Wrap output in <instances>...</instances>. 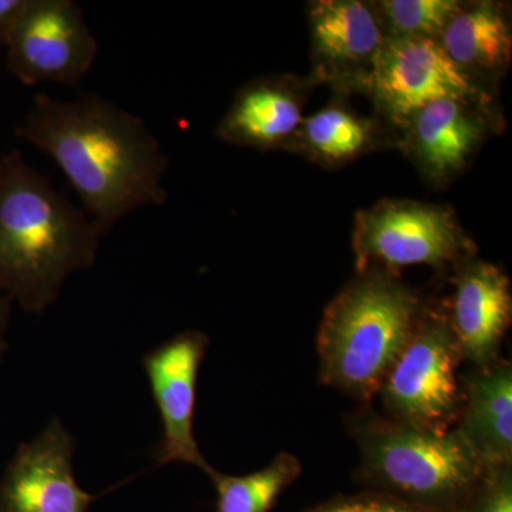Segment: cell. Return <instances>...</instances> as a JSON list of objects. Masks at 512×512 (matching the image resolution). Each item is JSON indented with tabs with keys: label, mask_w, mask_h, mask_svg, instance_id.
<instances>
[{
	"label": "cell",
	"mask_w": 512,
	"mask_h": 512,
	"mask_svg": "<svg viewBox=\"0 0 512 512\" xmlns=\"http://www.w3.org/2000/svg\"><path fill=\"white\" fill-rule=\"evenodd\" d=\"M15 133L56 164L106 234L128 215L168 201L163 144L144 119L101 94H36Z\"/></svg>",
	"instance_id": "1"
},
{
	"label": "cell",
	"mask_w": 512,
	"mask_h": 512,
	"mask_svg": "<svg viewBox=\"0 0 512 512\" xmlns=\"http://www.w3.org/2000/svg\"><path fill=\"white\" fill-rule=\"evenodd\" d=\"M2 161L0 293L42 315L70 276L93 266L106 232L18 148Z\"/></svg>",
	"instance_id": "2"
},
{
	"label": "cell",
	"mask_w": 512,
	"mask_h": 512,
	"mask_svg": "<svg viewBox=\"0 0 512 512\" xmlns=\"http://www.w3.org/2000/svg\"><path fill=\"white\" fill-rule=\"evenodd\" d=\"M419 316V299L406 285L384 272H362L329 303L320 323L325 382L359 399L372 397L382 389Z\"/></svg>",
	"instance_id": "3"
},
{
	"label": "cell",
	"mask_w": 512,
	"mask_h": 512,
	"mask_svg": "<svg viewBox=\"0 0 512 512\" xmlns=\"http://www.w3.org/2000/svg\"><path fill=\"white\" fill-rule=\"evenodd\" d=\"M366 476L387 497L429 512H463L485 467L460 431L394 421L362 437Z\"/></svg>",
	"instance_id": "4"
},
{
	"label": "cell",
	"mask_w": 512,
	"mask_h": 512,
	"mask_svg": "<svg viewBox=\"0 0 512 512\" xmlns=\"http://www.w3.org/2000/svg\"><path fill=\"white\" fill-rule=\"evenodd\" d=\"M474 242L448 207L383 200L357 212L353 251L360 274L370 265L393 271L410 265L446 268L470 258Z\"/></svg>",
	"instance_id": "5"
},
{
	"label": "cell",
	"mask_w": 512,
	"mask_h": 512,
	"mask_svg": "<svg viewBox=\"0 0 512 512\" xmlns=\"http://www.w3.org/2000/svg\"><path fill=\"white\" fill-rule=\"evenodd\" d=\"M359 79L377 110L402 128L433 101L488 104L491 100L477 80L446 55L439 40L433 39L386 37Z\"/></svg>",
	"instance_id": "6"
},
{
	"label": "cell",
	"mask_w": 512,
	"mask_h": 512,
	"mask_svg": "<svg viewBox=\"0 0 512 512\" xmlns=\"http://www.w3.org/2000/svg\"><path fill=\"white\" fill-rule=\"evenodd\" d=\"M6 50L10 74L28 87H77L93 69L99 43L74 0H26Z\"/></svg>",
	"instance_id": "7"
},
{
	"label": "cell",
	"mask_w": 512,
	"mask_h": 512,
	"mask_svg": "<svg viewBox=\"0 0 512 512\" xmlns=\"http://www.w3.org/2000/svg\"><path fill=\"white\" fill-rule=\"evenodd\" d=\"M460 359L448 319L436 313L419 316L380 389L396 421L421 429L447 430L457 410Z\"/></svg>",
	"instance_id": "8"
},
{
	"label": "cell",
	"mask_w": 512,
	"mask_h": 512,
	"mask_svg": "<svg viewBox=\"0 0 512 512\" xmlns=\"http://www.w3.org/2000/svg\"><path fill=\"white\" fill-rule=\"evenodd\" d=\"M208 346L210 339L205 333L185 330L143 357L144 372L163 426L158 467L191 464L205 474L212 468L194 436L198 375Z\"/></svg>",
	"instance_id": "9"
},
{
	"label": "cell",
	"mask_w": 512,
	"mask_h": 512,
	"mask_svg": "<svg viewBox=\"0 0 512 512\" xmlns=\"http://www.w3.org/2000/svg\"><path fill=\"white\" fill-rule=\"evenodd\" d=\"M73 454L72 434L59 419L20 444L0 478V512H89L99 495L77 483Z\"/></svg>",
	"instance_id": "10"
},
{
	"label": "cell",
	"mask_w": 512,
	"mask_h": 512,
	"mask_svg": "<svg viewBox=\"0 0 512 512\" xmlns=\"http://www.w3.org/2000/svg\"><path fill=\"white\" fill-rule=\"evenodd\" d=\"M487 104L441 99L414 114L404 130V148L424 177L448 183L473 160L491 130Z\"/></svg>",
	"instance_id": "11"
},
{
	"label": "cell",
	"mask_w": 512,
	"mask_h": 512,
	"mask_svg": "<svg viewBox=\"0 0 512 512\" xmlns=\"http://www.w3.org/2000/svg\"><path fill=\"white\" fill-rule=\"evenodd\" d=\"M511 313L508 276L488 262H468L458 275L448 319L461 357L481 369L493 365Z\"/></svg>",
	"instance_id": "12"
},
{
	"label": "cell",
	"mask_w": 512,
	"mask_h": 512,
	"mask_svg": "<svg viewBox=\"0 0 512 512\" xmlns=\"http://www.w3.org/2000/svg\"><path fill=\"white\" fill-rule=\"evenodd\" d=\"M303 93L288 77H262L242 86L215 134L232 146L288 147L302 126Z\"/></svg>",
	"instance_id": "13"
},
{
	"label": "cell",
	"mask_w": 512,
	"mask_h": 512,
	"mask_svg": "<svg viewBox=\"0 0 512 512\" xmlns=\"http://www.w3.org/2000/svg\"><path fill=\"white\" fill-rule=\"evenodd\" d=\"M312 46L325 74L339 76L367 69L383 45L375 8L359 0H319L309 5Z\"/></svg>",
	"instance_id": "14"
},
{
	"label": "cell",
	"mask_w": 512,
	"mask_h": 512,
	"mask_svg": "<svg viewBox=\"0 0 512 512\" xmlns=\"http://www.w3.org/2000/svg\"><path fill=\"white\" fill-rule=\"evenodd\" d=\"M484 467L511 466L512 370L483 367L468 383L467 407L460 429Z\"/></svg>",
	"instance_id": "15"
},
{
	"label": "cell",
	"mask_w": 512,
	"mask_h": 512,
	"mask_svg": "<svg viewBox=\"0 0 512 512\" xmlns=\"http://www.w3.org/2000/svg\"><path fill=\"white\" fill-rule=\"evenodd\" d=\"M446 55L468 76L500 74L511 63L512 32L505 6L474 2L461 6L441 33Z\"/></svg>",
	"instance_id": "16"
},
{
	"label": "cell",
	"mask_w": 512,
	"mask_h": 512,
	"mask_svg": "<svg viewBox=\"0 0 512 512\" xmlns=\"http://www.w3.org/2000/svg\"><path fill=\"white\" fill-rule=\"evenodd\" d=\"M375 127L349 109L333 104L303 119L292 143L322 164L340 165L369 150Z\"/></svg>",
	"instance_id": "17"
},
{
	"label": "cell",
	"mask_w": 512,
	"mask_h": 512,
	"mask_svg": "<svg viewBox=\"0 0 512 512\" xmlns=\"http://www.w3.org/2000/svg\"><path fill=\"white\" fill-rule=\"evenodd\" d=\"M301 473L298 458L288 453L247 476H228L211 468L207 476L217 491L215 512H269Z\"/></svg>",
	"instance_id": "18"
},
{
	"label": "cell",
	"mask_w": 512,
	"mask_h": 512,
	"mask_svg": "<svg viewBox=\"0 0 512 512\" xmlns=\"http://www.w3.org/2000/svg\"><path fill=\"white\" fill-rule=\"evenodd\" d=\"M461 6L458 0H383L373 8L386 37L439 40Z\"/></svg>",
	"instance_id": "19"
},
{
	"label": "cell",
	"mask_w": 512,
	"mask_h": 512,
	"mask_svg": "<svg viewBox=\"0 0 512 512\" xmlns=\"http://www.w3.org/2000/svg\"><path fill=\"white\" fill-rule=\"evenodd\" d=\"M463 512H512L511 466L487 467Z\"/></svg>",
	"instance_id": "20"
},
{
	"label": "cell",
	"mask_w": 512,
	"mask_h": 512,
	"mask_svg": "<svg viewBox=\"0 0 512 512\" xmlns=\"http://www.w3.org/2000/svg\"><path fill=\"white\" fill-rule=\"evenodd\" d=\"M311 512H429L420 510L387 495H369V497L345 498L315 508Z\"/></svg>",
	"instance_id": "21"
},
{
	"label": "cell",
	"mask_w": 512,
	"mask_h": 512,
	"mask_svg": "<svg viewBox=\"0 0 512 512\" xmlns=\"http://www.w3.org/2000/svg\"><path fill=\"white\" fill-rule=\"evenodd\" d=\"M25 3L26 0H0V50L8 45L10 33Z\"/></svg>",
	"instance_id": "22"
},
{
	"label": "cell",
	"mask_w": 512,
	"mask_h": 512,
	"mask_svg": "<svg viewBox=\"0 0 512 512\" xmlns=\"http://www.w3.org/2000/svg\"><path fill=\"white\" fill-rule=\"evenodd\" d=\"M12 299L0 293V359L5 355L8 350V339H6V332H8L10 311H12Z\"/></svg>",
	"instance_id": "23"
},
{
	"label": "cell",
	"mask_w": 512,
	"mask_h": 512,
	"mask_svg": "<svg viewBox=\"0 0 512 512\" xmlns=\"http://www.w3.org/2000/svg\"><path fill=\"white\" fill-rule=\"evenodd\" d=\"M2 170H3V161H2V154H0V177H2Z\"/></svg>",
	"instance_id": "24"
}]
</instances>
